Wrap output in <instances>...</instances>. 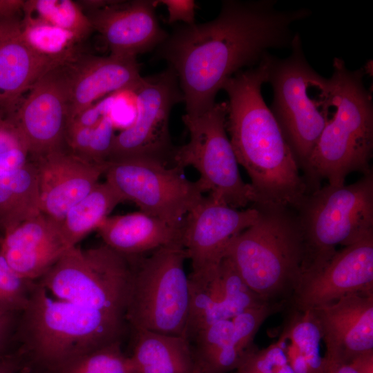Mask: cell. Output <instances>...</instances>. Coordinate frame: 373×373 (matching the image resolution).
<instances>
[{
	"instance_id": "6da1fadb",
	"label": "cell",
	"mask_w": 373,
	"mask_h": 373,
	"mask_svg": "<svg viewBox=\"0 0 373 373\" xmlns=\"http://www.w3.org/2000/svg\"><path fill=\"white\" fill-rule=\"evenodd\" d=\"M276 0H225L213 19L176 26L156 48L176 73L186 113L198 115L215 103L224 84L257 66L271 48H291L292 25L309 8L279 10Z\"/></svg>"
},
{
	"instance_id": "7a4b0ae2",
	"label": "cell",
	"mask_w": 373,
	"mask_h": 373,
	"mask_svg": "<svg viewBox=\"0 0 373 373\" xmlns=\"http://www.w3.org/2000/svg\"><path fill=\"white\" fill-rule=\"evenodd\" d=\"M267 54L256 66L224 84L228 95L226 129L238 164L251 179L254 204L296 211L309 193L293 152L262 95L268 77Z\"/></svg>"
},
{
	"instance_id": "3957f363",
	"label": "cell",
	"mask_w": 373,
	"mask_h": 373,
	"mask_svg": "<svg viewBox=\"0 0 373 373\" xmlns=\"http://www.w3.org/2000/svg\"><path fill=\"white\" fill-rule=\"evenodd\" d=\"M125 318L52 298L37 280L20 313L15 340L26 363L50 373L77 357L120 341Z\"/></svg>"
},
{
	"instance_id": "277c9868",
	"label": "cell",
	"mask_w": 373,
	"mask_h": 373,
	"mask_svg": "<svg viewBox=\"0 0 373 373\" xmlns=\"http://www.w3.org/2000/svg\"><path fill=\"white\" fill-rule=\"evenodd\" d=\"M365 73L364 68L348 69L340 57L333 60L329 78L335 108L308 160L304 178L309 193L320 188L322 179L342 186L351 173L372 171L373 100Z\"/></svg>"
},
{
	"instance_id": "5b68a950",
	"label": "cell",
	"mask_w": 373,
	"mask_h": 373,
	"mask_svg": "<svg viewBox=\"0 0 373 373\" xmlns=\"http://www.w3.org/2000/svg\"><path fill=\"white\" fill-rule=\"evenodd\" d=\"M259 216L234 237L224 256L247 287L274 303L292 297L303 273L305 247L296 213L285 207L255 205Z\"/></svg>"
},
{
	"instance_id": "8992f818",
	"label": "cell",
	"mask_w": 373,
	"mask_h": 373,
	"mask_svg": "<svg viewBox=\"0 0 373 373\" xmlns=\"http://www.w3.org/2000/svg\"><path fill=\"white\" fill-rule=\"evenodd\" d=\"M301 41L296 32L287 57L269 55L267 82L273 90L270 110L305 175L310 155L335 106L330 78L312 67Z\"/></svg>"
},
{
	"instance_id": "52a82bcc",
	"label": "cell",
	"mask_w": 373,
	"mask_h": 373,
	"mask_svg": "<svg viewBox=\"0 0 373 373\" xmlns=\"http://www.w3.org/2000/svg\"><path fill=\"white\" fill-rule=\"evenodd\" d=\"M296 213L305 247L303 277L324 266L337 246L373 234L372 171L351 184L310 192Z\"/></svg>"
},
{
	"instance_id": "ba28073f",
	"label": "cell",
	"mask_w": 373,
	"mask_h": 373,
	"mask_svg": "<svg viewBox=\"0 0 373 373\" xmlns=\"http://www.w3.org/2000/svg\"><path fill=\"white\" fill-rule=\"evenodd\" d=\"M186 259L181 242L134 258L125 312L133 329L186 337L190 306Z\"/></svg>"
},
{
	"instance_id": "9c48e42d",
	"label": "cell",
	"mask_w": 373,
	"mask_h": 373,
	"mask_svg": "<svg viewBox=\"0 0 373 373\" xmlns=\"http://www.w3.org/2000/svg\"><path fill=\"white\" fill-rule=\"evenodd\" d=\"M134 258L105 244L75 246L37 281L56 298L125 318Z\"/></svg>"
},
{
	"instance_id": "30bf717a",
	"label": "cell",
	"mask_w": 373,
	"mask_h": 373,
	"mask_svg": "<svg viewBox=\"0 0 373 373\" xmlns=\"http://www.w3.org/2000/svg\"><path fill=\"white\" fill-rule=\"evenodd\" d=\"M227 102H216L203 113L184 114L182 120L189 133V142L174 149L172 163L183 169L193 166L202 193L236 209L254 204L250 184L241 178L238 162L227 134Z\"/></svg>"
},
{
	"instance_id": "8fae6325",
	"label": "cell",
	"mask_w": 373,
	"mask_h": 373,
	"mask_svg": "<svg viewBox=\"0 0 373 373\" xmlns=\"http://www.w3.org/2000/svg\"><path fill=\"white\" fill-rule=\"evenodd\" d=\"M182 170L146 157L107 162L106 180L124 201L134 202L140 211L181 227L204 198L197 182L186 179Z\"/></svg>"
},
{
	"instance_id": "7c38bea8",
	"label": "cell",
	"mask_w": 373,
	"mask_h": 373,
	"mask_svg": "<svg viewBox=\"0 0 373 373\" xmlns=\"http://www.w3.org/2000/svg\"><path fill=\"white\" fill-rule=\"evenodd\" d=\"M132 93L135 118L115 135L107 162L146 157L173 166L175 146L171 140L169 116L173 107L184 102L175 72L167 66L157 74L142 77Z\"/></svg>"
},
{
	"instance_id": "4fadbf2b",
	"label": "cell",
	"mask_w": 373,
	"mask_h": 373,
	"mask_svg": "<svg viewBox=\"0 0 373 373\" xmlns=\"http://www.w3.org/2000/svg\"><path fill=\"white\" fill-rule=\"evenodd\" d=\"M68 91V65L57 66L37 81L13 113L6 114L24 137L31 160L66 147Z\"/></svg>"
},
{
	"instance_id": "5bb4252c",
	"label": "cell",
	"mask_w": 373,
	"mask_h": 373,
	"mask_svg": "<svg viewBox=\"0 0 373 373\" xmlns=\"http://www.w3.org/2000/svg\"><path fill=\"white\" fill-rule=\"evenodd\" d=\"M258 216L254 205L239 209L204 196L182 224L181 242L192 271L218 265L231 240L252 225Z\"/></svg>"
},
{
	"instance_id": "9a60e30c",
	"label": "cell",
	"mask_w": 373,
	"mask_h": 373,
	"mask_svg": "<svg viewBox=\"0 0 373 373\" xmlns=\"http://www.w3.org/2000/svg\"><path fill=\"white\" fill-rule=\"evenodd\" d=\"M367 290H373V234L337 250L320 269L303 276L291 299L304 312Z\"/></svg>"
},
{
	"instance_id": "2e32d148",
	"label": "cell",
	"mask_w": 373,
	"mask_h": 373,
	"mask_svg": "<svg viewBox=\"0 0 373 373\" xmlns=\"http://www.w3.org/2000/svg\"><path fill=\"white\" fill-rule=\"evenodd\" d=\"M309 311L325 345L326 361L348 365L373 350V290L352 293Z\"/></svg>"
},
{
	"instance_id": "e0dca14e",
	"label": "cell",
	"mask_w": 373,
	"mask_h": 373,
	"mask_svg": "<svg viewBox=\"0 0 373 373\" xmlns=\"http://www.w3.org/2000/svg\"><path fill=\"white\" fill-rule=\"evenodd\" d=\"M156 6L155 0L108 1L84 12L103 37L110 55L136 58L157 48L168 36L157 19Z\"/></svg>"
},
{
	"instance_id": "ac0fdd59",
	"label": "cell",
	"mask_w": 373,
	"mask_h": 373,
	"mask_svg": "<svg viewBox=\"0 0 373 373\" xmlns=\"http://www.w3.org/2000/svg\"><path fill=\"white\" fill-rule=\"evenodd\" d=\"M32 160L38 173L41 213L59 222L99 182L107 164L87 161L67 147Z\"/></svg>"
},
{
	"instance_id": "d6986e66",
	"label": "cell",
	"mask_w": 373,
	"mask_h": 373,
	"mask_svg": "<svg viewBox=\"0 0 373 373\" xmlns=\"http://www.w3.org/2000/svg\"><path fill=\"white\" fill-rule=\"evenodd\" d=\"M136 58L82 55L68 65L70 121L106 95L131 91L142 76Z\"/></svg>"
},
{
	"instance_id": "ffe728a7",
	"label": "cell",
	"mask_w": 373,
	"mask_h": 373,
	"mask_svg": "<svg viewBox=\"0 0 373 373\" xmlns=\"http://www.w3.org/2000/svg\"><path fill=\"white\" fill-rule=\"evenodd\" d=\"M70 247L59 222L41 213L2 235L1 252L21 278L37 281Z\"/></svg>"
},
{
	"instance_id": "44dd1931",
	"label": "cell",
	"mask_w": 373,
	"mask_h": 373,
	"mask_svg": "<svg viewBox=\"0 0 373 373\" xmlns=\"http://www.w3.org/2000/svg\"><path fill=\"white\" fill-rule=\"evenodd\" d=\"M21 16L0 17V112L13 113L23 94L57 66L37 54L25 41Z\"/></svg>"
},
{
	"instance_id": "7402d4cb",
	"label": "cell",
	"mask_w": 373,
	"mask_h": 373,
	"mask_svg": "<svg viewBox=\"0 0 373 373\" xmlns=\"http://www.w3.org/2000/svg\"><path fill=\"white\" fill-rule=\"evenodd\" d=\"M97 230L104 244L127 257L142 256L181 242L182 238V226L171 225L142 211L108 216Z\"/></svg>"
},
{
	"instance_id": "603a6c76",
	"label": "cell",
	"mask_w": 373,
	"mask_h": 373,
	"mask_svg": "<svg viewBox=\"0 0 373 373\" xmlns=\"http://www.w3.org/2000/svg\"><path fill=\"white\" fill-rule=\"evenodd\" d=\"M133 330V373H193L192 347L186 337Z\"/></svg>"
},
{
	"instance_id": "cb8c5ba5",
	"label": "cell",
	"mask_w": 373,
	"mask_h": 373,
	"mask_svg": "<svg viewBox=\"0 0 373 373\" xmlns=\"http://www.w3.org/2000/svg\"><path fill=\"white\" fill-rule=\"evenodd\" d=\"M41 213L38 173L30 160L23 167L0 173V233Z\"/></svg>"
},
{
	"instance_id": "d4e9b609",
	"label": "cell",
	"mask_w": 373,
	"mask_h": 373,
	"mask_svg": "<svg viewBox=\"0 0 373 373\" xmlns=\"http://www.w3.org/2000/svg\"><path fill=\"white\" fill-rule=\"evenodd\" d=\"M192 352L193 373H227L237 370L248 352L237 345L230 319L216 321L198 331Z\"/></svg>"
},
{
	"instance_id": "484cf974",
	"label": "cell",
	"mask_w": 373,
	"mask_h": 373,
	"mask_svg": "<svg viewBox=\"0 0 373 373\" xmlns=\"http://www.w3.org/2000/svg\"><path fill=\"white\" fill-rule=\"evenodd\" d=\"M123 199L106 180L98 182L80 201L73 205L59 222L64 238L70 248L108 216Z\"/></svg>"
},
{
	"instance_id": "4316f807",
	"label": "cell",
	"mask_w": 373,
	"mask_h": 373,
	"mask_svg": "<svg viewBox=\"0 0 373 373\" xmlns=\"http://www.w3.org/2000/svg\"><path fill=\"white\" fill-rule=\"evenodd\" d=\"M218 265L191 271L189 276L190 306L186 330L189 340L198 331L216 321L231 319L218 275Z\"/></svg>"
},
{
	"instance_id": "83f0119b",
	"label": "cell",
	"mask_w": 373,
	"mask_h": 373,
	"mask_svg": "<svg viewBox=\"0 0 373 373\" xmlns=\"http://www.w3.org/2000/svg\"><path fill=\"white\" fill-rule=\"evenodd\" d=\"M296 312L280 338L288 362L294 373H322L325 360L317 323L309 310Z\"/></svg>"
},
{
	"instance_id": "f1b7e54d",
	"label": "cell",
	"mask_w": 373,
	"mask_h": 373,
	"mask_svg": "<svg viewBox=\"0 0 373 373\" xmlns=\"http://www.w3.org/2000/svg\"><path fill=\"white\" fill-rule=\"evenodd\" d=\"M21 29L28 45L57 66L70 64L82 55L80 46L84 40L72 32L23 15Z\"/></svg>"
},
{
	"instance_id": "f546056e",
	"label": "cell",
	"mask_w": 373,
	"mask_h": 373,
	"mask_svg": "<svg viewBox=\"0 0 373 373\" xmlns=\"http://www.w3.org/2000/svg\"><path fill=\"white\" fill-rule=\"evenodd\" d=\"M115 136L111 112L92 126L67 125L65 142L75 155L90 162L104 164L108 160Z\"/></svg>"
},
{
	"instance_id": "4dcf8cb0",
	"label": "cell",
	"mask_w": 373,
	"mask_h": 373,
	"mask_svg": "<svg viewBox=\"0 0 373 373\" xmlns=\"http://www.w3.org/2000/svg\"><path fill=\"white\" fill-rule=\"evenodd\" d=\"M22 15L72 32L84 41L94 31L82 8L71 0L24 1Z\"/></svg>"
},
{
	"instance_id": "1f68e13d",
	"label": "cell",
	"mask_w": 373,
	"mask_h": 373,
	"mask_svg": "<svg viewBox=\"0 0 373 373\" xmlns=\"http://www.w3.org/2000/svg\"><path fill=\"white\" fill-rule=\"evenodd\" d=\"M55 373H133V370L118 341L77 357Z\"/></svg>"
},
{
	"instance_id": "d6a6232c",
	"label": "cell",
	"mask_w": 373,
	"mask_h": 373,
	"mask_svg": "<svg viewBox=\"0 0 373 373\" xmlns=\"http://www.w3.org/2000/svg\"><path fill=\"white\" fill-rule=\"evenodd\" d=\"M30 160L21 133L8 115L0 112V173L19 169Z\"/></svg>"
},
{
	"instance_id": "836d02e7",
	"label": "cell",
	"mask_w": 373,
	"mask_h": 373,
	"mask_svg": "<svg viewBox=\"0 0 373 373\" xmlns=\"http://www.w3.org/2000/svg\"><path fill=\"white\" fill-rule=\"evenodd\" d=\"M36 281L19 276L8 264L0 249V312L21 313L27 306Z\"/></svg>"
},
{
	"instance_id": "e575fe53",
	"label": "cell",
	"mask_w": 373,
	"mask_h": 373,
	"mask_svg": "<svg viewBox=\"0 0 373 373\" xmlns=\"http://www.w3.org/2000/svg\"><path fill=\"white\" fill-rule=\"evenodd\" d=\"M236 373H294L282 343L278 341L260 350L251 349Z\"/></svg>"
},
{
	"instance_id": "d590c367",
	"label": "cell",
	"mask_w": 373,
	"mask_h": 373,
	"mask_svg": "<svg viewBox=\"0 0 373 373\" xmlns=\"http://www.w3.org/2000/svg\"><path fill=\"white\" fill-rule=\"evenodd\" d=\"M274 309L273 303H263L243 311L231 319L235 341L240 349L246 352L251 349V343L258 329Z\"/></svg>"
},
{
	"instance_id": "8d00e7d4",
	"label": "cell",
	"mask_w": 373,
	"mask_h": 373,
	"mask_svg": "<svg viewBox=\"0 0 373 373\" xmlns=\"http://www.w3.org/2000/svg\"><path fill=\"white\" fill-rule=\"evenodd\" d=\"M157 4L166 7L168 11L167 21L170 24L181 22L182 24L190 25L195 22L196 3L193 0H160Z\"/></svg>"
},
{
	"instance_id": "74e56055",
	"label": "cell",
	"mask_w": 373,
	"mask_h": 373,
	"mask_svg": "<svg viewBox=\"0 0 373 373\" xmlns=\"http://www.w3.org/2000/svg\"><path fill=\"white\" fill-rule=\"evenodd\" d=\"M19 315L0 312V356L8 352L10 343L15 339Z\"/></svg>"
},
{
	"instance_id": "f35d334b",
	"label": "cell",
	"mask_w": 373,
	"mask_h": 373,
	"mask_svg": "<svg viewBox=\"0 0 373 373\" xmlns=\"http://www.w3.org/2000/svg\"><path fill=\"white\" fill-rule=\"evenodd\" d=\"M24 366L25 359L18 350L0 356V373H17Z\"/></svg>"
},
{
	"instance_id": "ab89813d",
	"label": "cell",
	"mask_w": 373,
	"mask_h": 373,
	"mask_svg": "<svg viewBox=\"0 0 373 373\" xmlns=\"http://www.w3.org/2000/svg\"><path fill=\"white\" fill-rule=\"evenodd\" d=\"M348 365L356 373H373V350L358 355Z\"/></svg>"
},
{
	"instance_id": "60d3db41",
	"label": "cell",
	"mask_w": 373,
	"mask_h": 373,
	"mask_svg": "<svg viewBox=\"0 0 373 373\" xmlns=\"http://www.w3.org/2000/svg\"><path fill=\"white\" fill-rule=\"evenodd\" d=\"M24 1L0 0V17L21 16Z\"/></svg>"
},
{
	"instance_id": "b9f144b4",
	"label": "cell",
	"mask_w": 373,
	"mask_h": 373,
	"mask_svg": "<svg viewBox=\"0 0 373 373\" xmlns=\"http://www.w3.org/2000/svg\"><path fill=\"white\" fill-rule=\"evenodd\" d=\"M322 373H356L350 365H339L325 361V366Z\"/></svg>"
},
{
	"instance_id": "7bdbcfd3",
	"label": "cell",
	"mask_w": 373,
	"mask_h": 373,
	"mask_svg": "<svg viewBox=\"0 0 373 373\" xmlns=\"http://www.w3.org/2000/svg\"><path fill=\"white\" fill-rule=\"evenodd\" d=\"M17 373H30V369L29 367L26 365Z\"/></svg>"
},
{
	"instance_id": "ee69618b",
	"label": "cell",
	"mask_w": 373,
	"mask_h": 373,
	"mask_svg": "<svg viewBox=\"0 0 373 373\" xmlns=\"http://www.w3.org/2000/svg\"><path fill=\"white\" fill-rule=\"evenodd\" d=\"M1 240H2V235L0 233V245H1Z\"/></svg>"
}]
</instances>
